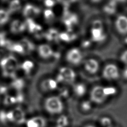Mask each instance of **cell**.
Returning <instances> with one entry per match:
<instances>
[{
	"label": "cell",
	"instance_id": "obj_7",
	"mask_svg": "<svg viewBox=\"0 0 127 127\" xmlns=\"http://www.w3.org/2000/svg\"><path fill=\"white\" fill-rule=\"evenodd\" d=\"M66 60L69 64L73 65H77L82 60V55L79 49L73 48L69 49L65 56Z\"/></svg>",
	"mask_w": 127,
	"mask_h": 127
},
{
	"label": "cell",
	"instance_id": "obj_24",
	"mask_svg": "<svg viewBox=\"0 0 127 127\" xmlns=\"http://www.w3.org/2000/svg\"><path fill=\"white\" fill-rule=\"evenodd\" d=\"M21 7V4L20 1L13 0L11 1L8 5V11L10 13L16 12L20 9Z\"/></svg>",
	"mask_w": 127,
	"mask_h": 127
},
{
	"label": "cell",
	"instance_id": "obj_8",
	"mask_svg": "<svg viewBox=\"0 0 127 127\" xmlns=\"http://www.w3.org/2000/svg\"><path fill=\"white\" fill-rule=\"evenodd\" d=\"M114 26L117 32L123 36L127 35V16L120 14L115 19Z\"/></svg>",
	"mask_w": 127,
	"mask_h": 127
},
{
	"label": "cell",
	"instance_id": "obj_28",
	"mask_svg": "<svg viewBox=\"0 0 127 127\" xmlns=\"http://www.w3.org/2000/svg\"><path fill=\"white\" fill-rule=\"evenodd\" d=\"M0 123L3 125H9L7 111L4 110H0Z\"/></svg>",
	"mask_w": 127,
	"mask_h": 127
},
{
	"label": "cell",
	"instance_id": "obj_4",
	"mask_svg": "<svg viewBox=\"0 0 127 127\" xmlns=\"http://www.w3.org/2000/svg\"><path fill=\"white\" fill-rule=\"evenodd\" d=\"M90 35L91 40L96 43H101L106 40L107 35L101 20L96 19L93 21L90 29Z\"/></svg>",
	"mask_w": 127,
	"mask_h": 127
},
{
	"label": "cell",
	"instance_id": "obj_40",
	"mask_svg": "<svg viewBox=\"0 0 127 127\" xmlns=\"http://www.w3.org/2000/svg\"><path fill=\"white\" fill-rule=\"evenodd\" d=\"M124 41H125V42L126 44H127V35L126 36L125 38V39H124Z\"/></svg>",
	"mask_w": 127,
	"mask_h": 127
},
{
	"label": "cell",
	"instance_id": "obj_9",
	"mask_svg": "<svg viewBox=\"0 0 127 127\" xmlns=\"http://www.w3.org/2000/svg\"><path fill=\"white\" fill-rule=\"evenodd\" d=\"M13 124L17 126H20L25 124L26 119V114L24 111L19 107L13 108Z\"/></svg>",
	"mask_w": 127,
	"mask_h": 127
},
{
	"label": "cell",
	"instance_id": "obj_19",
	"mask_svg": "<svg viewBox=\"0 0 127 127\" xmlns=\"http://www.w3.org/2000/svg\"><path fill=\"white\" fill-rule=\"evenodd\" d=\"M69 124L68 117L66 115L61 114L57 118L55 127H67Z\"/></svg>",
	"mask_w": 127,
	"mask_h": 127
},
{
	"label": "cell",
	"instance_id": "obj_10",
	"mask_svg": "<svg viewBox=\"0 0 127 127\" xmlns=\"http://www.w3.org/2000/svg\"><path fill=\"white\" fill-rule=\"evenodd\" d=\"M26 127H46L47 121L41 116H35L27 119L25 124Z\"/></svg>",
	"mask_w": 127,
	"mask_h": 127
},
{
	"label": "cell",
	"instance_id": "obj_26",
	"mask_svg": "<svg viewBox=\"0 0 127 127\" xmlns=\"http://www.w3.org/2000/svg\"><path fill=\"white\" fill-rule=\"evenodd\" d=\"M43 15L45 19L47 21H51L54 19L55 15L51 9L46 8L43 12Z\"/></svg>",
	"mask_w": 127,
	"mask_h": 127
},
{
	"label": "cell",
	"instance_id": "obj_21",
	"mask_svg": "<svg viewBox=\"0 0 127 127\" xmlns=\"http://www.w3.org/2000/svg\"><path fill=\"white\" fill-rule=\"evenodd\" d=\"M9 49L10 50L18 53L20 54H23L25 53L24 49L22 46V45L19 43H10L8 47L7 48Z\"/></svg>",
	"mask_w": 127,
	"mask_h": 127
},
{
	"label": "cell",
	"instance_id": "obj_17",
	"mask_svg": "<svg viewBox=\"0 0 127 127\" xmlns=\"http://www.w3.org/2000/svg\"><path fill=\"white\" fill-rule=\"evenodd\" d=\"M117 7V2L116 1H110L104 6L103 10L105 13L112 15L116 12Z\"/></svg>",
	"mask_w": 127,
	"mask_h": 127
},
{
	"label": "cell",
	"instance_id": "obj_1",
	"mask_svg": "<svg viewBox=\"0 0 127 127\" xmlns=\"http://www.w3.org/2000/svg\"><path fill=\"white\" fill-rule=\"evenodd\" d=\"M116 93L117 89L115 87L96 85L93 87L90 91V100L92 103L101 104Z\"/></svg>",
	"mask_w": 127,
	"mask_h": 127
},
{
	"label": "cell",
	"instance_id": "obj_3",
	"mask_svg": "<svg viewBox=\"0 0 127 127\" xmlns=\"http://www.w3.org/2000/svg\"><path fill=\"white\" fill-rule=\"evenodd\" d=\"M0 67L5 77H13L18 67V62L12 56L2 58L0 61Z\"/></svg>",
	"mask_w": 127,
	"mask_h": 127
},
{
	"label": "cell",
	"instance_id": "obj_34",
	"mask_svg": "<svg viewBox=\"0 0 127 127\" xmlns=\"http://www.w3.org/2000/svg\"><path fill=\"white\" fill-rule=\"evenodd\" d=\"M44 4L46 7L47 8L51 9L52 7H53L55 4L56 2L54 0H47L44 1Z\"/></svg>",
	"mask_w": 127,
	"mask_h": 127
},
{
	"label": "cell",
	"instance_id": "obj_33",
	"mask_svg": "<svg viewBox=\"0 0 127 127\" xmlns=\"http://www.w3.org/2000/svg\"><path fill=\"white\" fill-rule=\"evenodd\" d=\"M121 62L125 65H127V50L124 51L120 57Z\"/></svg>",
	"mask_w": 127,
	"mask_h": 127
},
{
	"label": "cell",
	"instance_id": "obj_29",
	"mask_svg": "<svg viewBox=\"0 0 127 127\" xmlns=\"http://www.w3.org/2000/svg\"><path fill=\"white\" fill-rule=\"evenodd\" d=\"M3 104L6 106L12 105L17 104L15 97L11 95H5L3 100Z\"/></svg>",
	"mask_w": 127,
	"mask_h": 127
},
{
	"label": "cell",
	"instance_id": "obj_31",
	"mask_svg": "<svg viewBox=\"0 0 127 127\" xmlns=\"http://www.w3.org/2000/svg\"><path fill=\"white\" fill-rule=\"evenodd\" d=\"M59 38L63 41L64 42H69L71 39V36L69 35V34L66 32H62L60 34H59Z\"/></svg>",
	"mask_w": 127,
	"mask_h": 127
},
{
	"label": "cell",
	"instance_id": "obj_18",
	"mask_svg": "<svg viewBox=\"0 0 127 127\" xmlns=\"http://www.w3.org/2000/svg\"><path fill=\"white\" fill-rule=\"evenodd\" d=\"M21 68L25 74H29L34 67V63L30 60H26L22 62L21 64Z\"/></svg>",
	"mask_w": 127,
	"mask_h": 127
},
{
	"label": "cell",
	"instance_id": "obj_13",
	"mask_svg": "<svg viewBox=\"0 0 127 127\" xmlns=\"http://www.w3.org/2000/svg\"><path fill=\"white\" fill-rule=\"evenodd\" d=\"M58 85V82L56 79L49 78L45 79L41 82L40 87L44 92H51L56 90Z\"/></svg>",
	"mask_w": 127,
	"mask_h": 127
},
{
	"label": "cell",
	"instance_id": "obj_37",
	"mask_svg": "<svg viewBox=\"0 0 127 127\" xmlns=\"http://www.w3.org/2000/svg\"><path fill=\"white\" fill-rule=\"evenodd\" d=\"M7 91V88L5 86H0V94H5Z\"/></svg>",
	"mask_w": 127,
	"mask_h": 127
},
{
	"label": "cell",
	"instance_id": "obj_38",
	"mask_svg": "<svg viewBox=\"0 0 127 127\" xmlns=\"http://www.w3.org/2000/svg\"><path fill=\"white\" fill-rule=\"evenodd\" d=\"M122 76L126 80H127V65H125L122 71Z\"/></svg>",
	"mask_w": 127,
	"mask_h": 127
},
{
	"label": "cell",
	"instance_id": "obj_32",
	"mask_svg": "<svg viewBox=\"0 0 127 127\" xmlns=\"http://www.w3.org/2000/svg\"><path fill=\"white\" fill-rule=\"evenodd\" d=\"M100 123L104 127H111V121L110 119L107 117H103L100 120Z\"/></svg>",
	"mask_w": 127,
	"mask_h": 127
},
{
	"label": "cell",
	"instance_id": "obj_14",
	"mask_svg": "<svg viewBox=\"0 0 127 127\" xmlns=\"http://www.w3.org/2000/svg\"><path fill=\"white\" fill-rule=\"evenodd\" d=\"M38 53L41 58L44 59H49L54 55V51L52 47L46 44H41L38 46Z\"/></svg>",
	"mask_w": 127,
	"mask_h": 127
},
{
	"label": "cell",
	"instance_id": "obj_27",
	"mask_svg": "<svg viewBox=\"0 0 127 127\" xmlns=\"http://www.w3.org/2000/svg\"><path fill=\"white\" fill-rule=\"evenodd\" d=\"M59 34H58V32L54 29H49L48 31H47L46 34V37L50 41L54 40L56 39H58Z\"/></svg>",
	"mask_w": 127,
	"mask_h": 127
},
{
	"label": "cell",
	"instance_id": "obj_30",
	"mask_svg": "<svg viewBox=\"0 0 127 127\" xmlns=\"http://www.w3.org/2000/svg\"><path fill=\"white\" fill-rule=\"evenodd\" d=\"M20 43L22 45L25 53L29 52L33 49V45L32 43L26 39L22 40L21 42H20Z\"/></svg>",
	"mask_w": 127,
	"mask_h": 127
},
{
	"label": "cell",
	"instance_id": "obj_22",
	"mask_svg": "<svg viewBox=\"0 0 127 127\" xmlns=\"http://www.w3.org/2000/svg\"><path fill=\"white\" fill-rule=\"evenodd\" d=\"M25 85V82L23 79L20 78H15L12 81L11 86L12 88L16 90L18 92L21 90Z\"/></svg>",
	"mask_w": 127,
	"mask_h": 127
},
{
	"label": "cell",
	"instance_id": "obj_20",
	"mask_svg": "<svg viewBox=\"0 0 127 127\" xmlns=\"http://www.w3.org/2000/svg\"><path fill=\"white\" fill-rule=\"evenodd\" d=\"M73 91L77 96L82 97L86 92V87L83 83H77L73 87Z\"/></svg>",
	"mask_w": 127,
	"mask_h": 127
},
{
	"label": "cell",
	"instance_id": "obj_36",
	"mask_svg": "<svg viewBox=\"0 0 127 127\" xmlns=\"http://www.w3.org/2000/svg\"><path fill=\"white\" fill-rule=\"evenodd\" d=\"M60 95L62 97H66L68 96V91L66 89H62L60 91Z\"/></svg>",
	"mask_w": 127,
	"mask_h": 127
},
{
	"label": "cell",
	"instance_id": "obj_16",
	"mask_svg": "<svg viewBox=\"0 0 127 127\" xmlns=\"http://www.w3.org/2000/svg\"><path fill=\"white\" fill-rule=\"evenodd\" d=\"M25 23L26 24V29L28 30L29 32H38L42 29V27L41 25L36 23L33 19H27Z\"/></svg>",
	"mask_w": 127,
	"mask_h": 127
},
{
	"label": "cell",
	"instance_id": "obj_12",
	"mask_svg": "<svg viewBox=\"0 0 127 127\" xmlns=\"http://www.w3.org/2000/svg\"><path fill=\"white\" fill-rule=\"evenodd\" d=\"M83 67L85 70L88 73L94 74L98 71L100 65L97 60L93 58H89L84 61Z\"/></svg>",
	"mask_w": 127,
	"mask_h": 127
},
{
	"label": "cell",
	"instance_id": "obj_5",
	"mask_svg": "<svg viewBox=\"0 0 127 127\" xmlns=\"http://www.w3.org/2000/svg\"><path fill=\"white\" fill-rule=\"evenodd\" d=\"M75 78L76 73L74 70L69 67L64 66L60 68L56 80L58 83L66 82L70 83L73 82Z\"/></svg>",
	"mask_w": 127,
	"mask_h": 127
},
{
	"label": "cell",
	"instance_id": "obj_25",
	"mask_svg": "<svg viewBox=\"0 0 127 127\" xmlns=\"http://www.w3.org/2000/svg\"><path fill=\"white\" fill-rule=\"evenodd\" d=\"M80 108L82 112H88L92 109V102L90 100H83L80 104Z\"/></svg>",
	"mask_w": 127,
	"mask_h": 127
},
{
	"label": "cell",
	"instance_id": "obj_35",
	"mask_svg": "<svg viewBox=\"0 0 127 127\" xmlns=\"http://www.w3.org/2000/svg\"><path fill=\"white\" fill-rule=\"evenodd\" d=\"M15 99L16 100L17 104L22 103L24 100L23 95L22 94V93H20V92H18L17 93V94L16 95V96H15Z\"/></svg>",
	"mask_w": 127,
	"mask_h": 127
},
{
	"label": "cell",
	"instance_id": "obj_6",
	"mask_svg": "<svg viewBox=\"0 0 127 127\" xmlns=\"http://www.w3.org/2000/svg\"><path fill=\"white\" fill-rule=\"evenodd\" d=\"M102 76L105 80L109 81L117 80L120 76V72L118 66L113 63L107 64L103 69Z\"/></svg>",
	"mask_w": 127,
	"mask_h": 127
},
{
	"label": "cell",
	"instance_id": "obj_39",
	"mask_svg": "<svg viewBox=\"0 0 127 127\" xmlns=\"http://www.w3.org/2000/svg\"><path fill=\"white\" fill-rule=\"evenodd\" d=\"M84 127H96L95 126L93 125H91V124H89V125H87L85 126H84Z\"/></svg>",
	"mask_w": 127,
	"mask_h": 127
},
{
	"label": "cell",
	"instance_id": "obj_15",
	"mask_svg": "<svg viewBox=\"0 0 127 127\" xmlns=\"http://www.w3.org/2000/svg\"><path fill=\"white\" fill-rule=\"evenodd\" d=\"M26 29L25 23L19 19H14L10 23V30L13 34H17L21 33Z\"/></svg>",
	"mask_w": 127,
	"mask_h": 127
},
{
	"label": "cell",
	"instance_id": "obj_23",
	"mask_svg": "<svg viewBox=\"0 0 127 127\" xmlns=\"http://www.w3.org/2000/svg\"><path fill=\"white\" fill-rule=\"evenodd\" d=\"M10 13L8 10L0 8V26L5 25L9 19Z\"/></svg>",
	"mask_w": 127,
	"mask_h": 127
},
{
	"label": "cell",
	"instance_id": "obj_2",
	"mask_svg": "<svg viewBox=\"0 0 127 127\" xmlns=\"http://www.w3.org/2000/svg\"><path fill=\"white\" fill-rule=\"evenodd\" d=\"M44 108L48 114L52 115H61L64 109V105L61 97L51 96L45 99Z\"/></svg>",
	"mask_w": 127,
	"mask_h": 127
},
{
	"label": "cell",
	"instance_id": "obj_11",
	"mask_svg": "<svg viewBox=\"0 0 127 127\" xmlns=\"http://www.w3.org/2000/svg\"><path fill=\"white\" fill-rule=\"evenodd\" d=\"M41 12L40 9L31 3L26 4L23 9V14L27 19H33Z\"/></svg>",
	"mask_w": 127,
	"mask_h": 127
}]
</instances>
